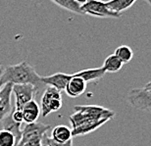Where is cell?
<instances>
[{
  "label": "cell",
  "instance_id": "obj_1",
  "mask_svg": "<svg viewBox=\"0 0 151 146\" xmlns=\"http://www.w3.org/2000/svg\"><path fill=\"white\" fill-rule=\"evenodd\" d=\"M6 83L32 84L37 90V94L40 92L42 87L45 86L41 81V77L35 72L34 67L26 61L2 69L0 76V86Z\"/></svg>",
  "mask_w": 151,
  "mask_h": 146
},
{
  "label": "cell",
  "instance_id": "obj_2",
  "mask_svg": "<svg viewBox=\"0 0 151 146\" xmlns=\"http://www.w3.org/2000/svg\"><path fill=\"white\" fill-rule=\"evenodd\" d=\"M62 108V94L52 86H47L43 90L40 101V112L43 117L54 112L59 111Z\"/></svg>",
  "mask_w": 151,
  "mask_h": 146
},
{
  "label": "cell",
  "instance_id": "obj_3",
  "mask_svg": "<svg viewBox=\"0 0 151 146\" xmlns=\"http://www.w3.org/2000/svg\"><path fill=\"white\" fill-rule=\"evenodd\" d=\"M129 101L137 110L151 111V81L143 87L134 88L129 91Z\"/></svg>",
  "mask_w": 151,
  "mask_h": 146
},
{
  "label": "cell",
  "instance_id": "obj_4",
  "mask_svg": "<svg viewBox=\"0 0 151 146\" xmlns=\"http://www.w3.org/2000/svg\"><path fill=\"white\" fill-rule=\"evenodd\" d=\"M81 11L83 15H90L98 18H120L121 14L113 12L108 8L106 2L101 0H88L81 5Z\"/></svg>",
  "mask_w": 151,
  "mask_h": 146
},
{
  "label": "cell",
  "instance_id": "obj_5",
  "mask_svg": "<svg viewBox=\"0 0 151 146\" xmlns=\"http://www.w3.org/2000/svg\"><path fill=\"white\" fill-rule=\"evenodd\" d=\"M12 92L15 95V108L16 110L22 111L27 103L32 101L37 94L35 86L32 84H13Z\"/></svg>",
  "mask_w": 151,
  "mask_h": 146
},
{
  "label": "cell",
  "instance_id": "obj_6",
  "mask_svg": "<svg viewBox=\"0 0 151 146\" xmlns=\"http://www.w3.org/2000/svg\"><path fill=\"white\" fill-rule=\"evenodd\" d=\"M74 110L83 112V113L88 115L94 121H100V120L110 121L111 119H113L115 117V112L97 105H78L75 106Z\"/></svg>",
  "mask_w": 151,
  "mask_h": 146
},
{
  "label": "cell",
  "instance_id": "obj_7",
  "mask_svg": "<svg viewBox=\"0 0 151 146\" xmlns=\"http://www.w3.org/2000/svg\"><path fill=\"white\" fill-rule=\"evenodd\" d=\"M12 87L13 84L6 83L0 88V122L11 113L12 109Z\"/></svg>",
  "mask_w": 151,
  "mask_h": 146
},
{
  "label": "cell",
  "instance_id": "obj_8",
  "mask_svg": "<svg viewBox=\"0 0 151 146\" xmlns=\"http://www.w3.org/2000/svg\"><path fill=\"white\" fill-rule=\"evenodd\" d=\"M86 86H87L86 81H84L81 78L73 74L70 81H68L67 86L65 87V91L67 93V95L73 97V98H76V97L81 96V94L84 93V91L86 89Z\"/></svg>",
  "mask_w": 151,
  "mask_h": 146
},
{
  "label": "cell",
  "instance_id": "obj_9",
  "mask_svg": "<svg viewBox=\"0 0 151 146\" xmlns=\"http://www.w3.org/2000/svg\"><path fill=\"white\" fill-rule=\"evenodd\" d=\"M72 75L65 74V73H56L48 77H41V81L45 86H52L57 90L62 91L65 90L68 81H70Z\"/></svg>",
  "mask_w": 151,
  "mask_h": 146
},
{
  "label": "cell",
  "instance_id": "obj_10",
  "mask_svg": "<svg viewBox=\"0 0 151 146\" xmlns=\"http://www.w3.org/2000/svg\"><path fill=\"white\" fill-rule=\"evenodd\" d=\"M40 114V106L38 105V103L35 99H32V101L27 103L22 109L23 120L26 124L37 123Z\"/></svg>",
  "mask_w": 151,
  "mask_h": 146
},
{
  "label": "cell",
  "instance_id": "obj_11",
  "mask_svg": "<svg viewBox=\"0 0 151 146\" xmlns=\"http://www.w3.org/2000/svg\"><path fill=\"white\" fill-rule=\"evenodd\" d=\"M107 122H108L107 120L88 122V123L81 124L80 127L72 129V134H73V136H81V135L88 134V133L99 129V127H102L105 123H107Z\"/></svg>",
  "mask_w": 151,
  "mask_h": 146
},
{
  "label": "cell",
  "instance_id": "obj_12",
  "mask_svg": "<svg viewBox=\"0 0 151 146\" xmlns=\"http://www.w3.org/2000/svg\"><path fill=\"white\" fill-rule=\"evenodd\" d=\"M51 138L54 141L59 142V143H65L73 138L72 134V129L67 126H56L51 132Z\"/></svg>",
  "mask_w": 151,
  "mask_h": 146
},
{
  "label": "cell",
  "instance_id": "obj_13",
  "mask_svg": "<svg viewBox=\"0 0 151 146\" xmlns=\"http://www.w3.org/2000/svg\"><path fill=\"white\" fill-rule=\"evenodd\" d=\"M106 74L102 67L100 68H91V69H86L81 70V71L76 73V76L81 78L86 83H90V81H95L101 80Z\"/></svg>",
  "mask_w": 151,
  "mask_h": 146
},
{
  "label": "cell",
  "instance_id": "obj_14",
  "mask_svg": "<svg viewBox=\"0 0 151 146\" xmlns=\"http://www.w3.org/2000/svg\"><path fill=\"white\" fill-rule=\"evenodd\" d=\"M123 62L115 54H111L104 60L102 68L105 73H117L123 68Z\"/></svg>",
  "mask_w": 151,
  "mask_h": 146
},
{
  "label": "cell",
  "instance_id": "obj_15",
  "mask_svg": "<svg viewBox=\"0 0 151 146\" xmlns=\"http://www.w3.org/2000/svg\"><path fill=\"white\" fill-rule=\"evenodd\" d=\"M135 1L137 0H108L106 1V5L110 10L121 14L123 11L131 8Z\"/></svg>",
  "mask_w": 151,
  "mask_h": 146
},
{
  "label": "cell",
  "instance_id": "obj_16",
  "mask_svg": "<svg viewBox=\"0 0 151 146\" xmlns=\"http://www.w3.org/2000/svg\"><path fill=\"white\" fill-rule=\"evenodd\" d=\"M51 1L70 12H73V13H76V14L83 15V11H81V5L78 4L76 0H51Z\"/></svg>",
  "mask_w": 151,
  "mask_h": 146
},
{
  "label": "cell",
  "instance_id": "obj_17",
  "mask_svg": "<svg viewBox=\"0 0 151 146\" xmlns=\"http://www.w3.org/2000/svg\"><path fill=\"white\" fill-rule=\"evenodd\" d=\"M114 54L122 61L123 64L131 62V60L134 57V52H132V48L128 45H121L115 50Z\"/></svg>",
  "mask_w": 151,
  "mask_h": 146
},
{
  "label": "cell",
  "instance_id": "obj_18",
  "mask_svg": "<svg viewBox=\"0 0 151 146\" xmlns=\"http://www.w3.org/2000/svg\"><path fill=\"white\" fill-rule=\"evenodd\" d=\"M42 143H44L47 146H73V140L71 139V140L65 142V143H59V142L54 141L52 138L49 137V136L45 133L43 135V137H42Z\"/></svg>",
  "mask_w": 151,
  "mask_h": 146
},
{
  "label": "cell",
  "instance_id": "obj_19",
  "mask_svg": "<svg viewBox=\"0 0 151 146\" xmlns=\"http://www.w3.org/2000/svg\"><path fill=\"white\" fill-rule=\"evenodd\" d=\"M10 117L12 119V121L15 122V123H17V124H22V123L24 122V120H23V115H22V111L16 110V109H14V110L11 111Z\"/></svg>",
  "mask_w": 151,
  "mask_h": 146
},
{
  "label": "cell",
  "instance_id": "obj_20",
  "mask_svg": "<svg viewBox=\"0 0 151 146\" xmlns=\"http://www.w3.org/2000/svg\"><path fill=\"white\" fill-rule=\"evenodd\" d=\"M76 1H77L78 4L83 5V4H84V3H86L87 1H88V0H76Z\"/></svg>",
  "mask_w": 151,
  "mask_h": 146
},
{
  "label": "cell",
  "instance_id": "obj_21",
  "mask_svg": "<svg viewBox=\"0 0 151 146\" xmlns=\"http://www.w3.org/2000/svg\"><path fill=\"white\" fill-rule=\"evenodd\" d=\"M146 1L149 3V5H150V7H151V0H146Z\"/></svg>",
  "mask_w": 151,
  "mask_h": 146
},
{
  "label": "cell",
  "instance_id": "obj_22",
  "mask_svg": "<svg viewBox=\"0 0 151 146\" xmlns=\"http://www.w3.org/2000/svg\"><path fill=\"white\" fill-rule=\"evenodd\" d=\"M1 73H2V69H0V76H1ZM0 88H1V86H0Z\"/></svg>",
  "mask_w": 151,
  "mask_h": 146
},
{
  "label": "cell",
  "instance_id": "obj_23",
  "mask_svg": "<svg viewBox=\"0 0 151 146\" xmlns=\"http://www.w3.org/2000/svg\"><path fill=\"white\" fill-rule=\"evenodd\" d=\"M42 146H47V145H45L44 143H42Z\"/></svg>",
  "mask_w": 151,
  "mask_h": 146
}]
</instances>
